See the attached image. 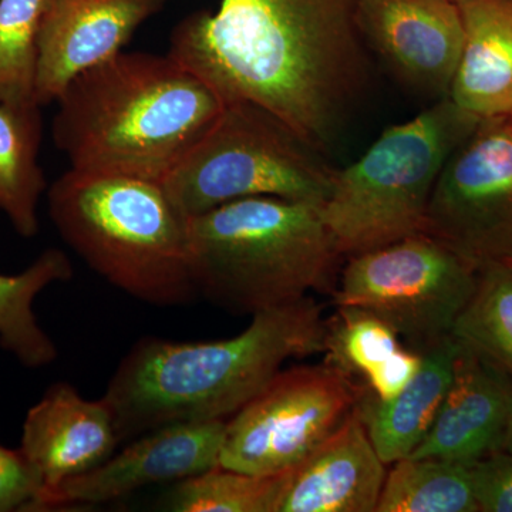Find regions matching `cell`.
I'll list each match as a JSON object with an SVG mask.
<instances>
[{
	"mask_svg": "<svg viewBox=\"0 0 512 512\" xmlns=\"http://www.w3.org/2000/svg\"><path fill=\"white\" fill-rule=\"evenodd\" d=\"M360 3L221 0L175 26L168 55L225 103L258 104L325 151L370 82Z\"/></svg>",
	"mask_w": 512,
	"mask_h": 512,
	"instance_id": "cell-1",
	"label": "cell"
},
{
	"mask_svg": "<svg viewBox=\"0 0 512 512\" xmlns=\"http://www.w3.org/2000/svg\"><path fill=\"white\" fill-rule=\"evenodd\" d=\"M326 336L322 308L305 296L256 313L234 338L138 340L103 396L113 410L120 444L173 424L231 419L286 360L323 352Z\"/></svg>",
	"mask_w": 512,
	"mask_h": 512,
	"instance_id": "cell-2",
	"label": "cell"
},
{
	"mask_svg": "<svg viewBox=\"0 0 512 512\" xmlns=\"http://www.w3.org/2000/svg\"><path fill=\"white\" fill-rule=\"evenodd\" d=\"M56 104L53 141L70 168L164 181L227 103L168 53L121 52L74 77Z\"/></svg>",
	"mask_w": 512,
	"mask_h": 512,
	"instance_id": "cell-3",
	"label": "cell"
},
{
	"mask_svg": "<svg viewBox=\"0 0 512 512\" xmlns=\"http://www.w3.org/2000/svg\"><path fill=\"white\" fill-rule=\"evenodd\" d=\"M63 241L109 284L154 306L198 296L190 259V218L163 181L70 168L47 191Z\"/></svg>",
	"mask_w": 512,
	"mask_h": 512,
	"instance_id": "cell-4",
	"label": "cell"
},
{
	"mask_svg": "<svg viewBox=\"0 0 512 512\" xmlns=\"http://www.w3.org/2000/svg\"><path fill=\"white\" fill-rule=\"evenodd\" d=\"M198 296L251 315L333 291L342 258L320 205L278 197L227 202L190 218Z\"/></svg>",
	"mask_w": 512,
	"mask_h": 512,
	"instance_id": "cell-5",
	"label": "cell"
},
{
	"mask_svg": "<svg viewBox=\"0 0 512 512\" xmlns=\"http://www.w3.org/2000/svg\"><path fill=\"white\" fill-rule=\"evenodd\" d=\"M480 121L444 97L384 130L356 163L338 170L320 210L340 255L350 258L424 234L437 178Z\"/></svg>",
	"mask_w": 512,
	"mask_h": 512,
	"instance_id": "cell-6",
	"label": "cell"
},
{
	"mask_svg": "<svg viewBox=\"0 0 512 512\" xmlns=\"http://www.w3.org/2000/svg\"><path fill=\"white\" fill-rule=\"evenodd\" d=\"M338 170L323 151L272 111L235 101L163 181L185 217L227 202L278 197L322 207Z\"/></svg>",
	"mask_w": 512,
	"mask_h": 512,
	"instance_id": "cell-7",
	"label": "cell"
},
{
	"mask_svg": "<svg viewBox=\"0 0 512 512\" xmlns=\"http://www.w3.org/2000/svg\"><path fill=\"white\" fill-rule=\"evenodd\" d=\"M478 269L436 238L412 235L350 256L335 303L373 313L423 353L451 335Z\"/></svg>",
	"mask_w": 512,
	"mask_h": 512,
	"instance_id": "cell-8",
	"label": "cell"
},
{
	"mask_svg": "<svg viewBox=\"0 0 512 512\" xmlns=\"http://www.w3.org/2000/svg\"><path fill=\"white\" fill-rule=\"evenodd\" d=\"M363 392L339 367L281 370L227 420L220 466L278 476L302 464L348 419Z\"/></svg>",
	"mask_w": 512,
	"mask_h": 512,
	"instance_id": "cell-9",
	"label": "cell"
},
{
	"mask_svg": "<svg viewBox=\"0 0 512 512\" xmlns=\"http://www.w3.org/2000/svg\"><path fill=\"white\" fill-rule=\"evenodd\" d=\"M424 234L481 265L512 262V127L481 120L437 178Z\"/></svg>",
	"mask_w": 512,
	"mask_h": 512,
	"instance_id": "cell-10",
	"label": "cell"
},
{
	"mask_svg": "<svg viewBox=\"0 0 512 512\" xmlns=\"http://www.w3.org/2000/svg\"><path fill=\"white\" fill-rule=\"evenodd\" d=\"M225 427L227 420L181 423L137 437L89 473L43 495L32 511L111 503L205 473L220 466Z\"/></svg>",
	"mask_w": 512,
	"mask_h": 512,
	"instance_id": "cell-11",
	"label": "cell"
},
{
	"mask_svg": "<svg viewBox=\"0 0 512 512\" xmlns=\"http://www.w3.org/2000/svg\"><path fill=\"white\" fill-rule=\"evenodd\" d=\"M359 25L369 50L404 83L448 97L464 42L457 2L362 0Z\"/></svg>",
	"mask_w": 512,
	"mask_h": 512,
	"instance_id": "cell-12",
	"label": "cell"
},
{
	"mask_svg": "<svg viewBox=\"0 0 512 512\" xmlns=\"http://www.w3.org/2000/svg\"><path fill=\"white\" fill-rule=\"evenodd\" d=\"M168 0H55L37 42L35 99L56 103L74 77L123 52Z\"/></svg>",
	"mask_w": 512,
	"mask_h": 512,
	"instance_id": "cell-13",
	"label": "cell"
},
{
	"mask_svg": "<svg viewBox=\"0 0 512 512\" xmlns=\"http://www.w3.org/2000/svg\"><path fill=\"white\" fill-rule=\"evenodd\" d=\"M119 444L116 419L104 397L87 400L72 384L59 382L30 407L19 450L42 478L40 500L64 481L100 466Z\"/></svg>",
	"mask_w": 512,
	"mask_h": 512,
	"instance_id": "cell-14",
	"label": "cell"
},
{
	"mask_svg": "<svg viewBox=\"0 0 512 512\" xmlns=\"http://www.w3.org/2000/svg\"><path fill=\"white\" fill-rule=\"evenodd\" d=\"M511 416V377L460 343L446 399L409 457L476 463L503 451Z\"/></svg>",
	"mask_w": 512,
	"mask_h": 512,
	"instance_id": "cell-15",
	"label": "cell"
},
{
	"mask_svg": "<svg viewBox=\"0 0 512 512\" xmlns=\"http://www.w3.org/2000/svg\"><path fill=\"white\" fill-rule=\"evenodd\" d=\"M359 404L329 439L291 471L279 512H373L386 480Z\"/></svg>",
	"mask_w": 512,
	"mask_h": 512,
	"instance_id": "cell-16",
	"label": "cell"
},
{
	"mask_svg": "<svg viewBox=\"0 0 512 512\" xmlns=\"http://www.w3.org/2000/svg\"><path fill=\"white\" fill-rule=\"evenodd\" d=\"M464 42L448 99L478 120L512 113V0H461Z\"/></svg>",
	"mask_w": 512,
	"mask_h": 512,
	"instance_id": "cell-17",
	"label": "cell"
},
{
	"mask_svg": "<svg viewBox=\"0 0 512 512\" xmlns=\"http://www.w3.org/2000/svg\"><path fill=\"white\" fill-rule=\"evenodd\" d=\"M458 350L460 343L448 335L423 352L419 372L392 400L360 399L367 433L384 464L409 457L426 439L450 389Z\"/></svg>",
	"mask_w": 512,
	"mask_h": 512,
	"instance_id": "cell-18",
	"label": "cell"
},
{
	"mask_svg": "<svg viewBox=\"0 0 512 512\" xmlns=\"http://www.w3.org/2000/svg\"><path fill=\"white\" fill-rule=\"evenodd\" d=\"M42 106L0 103V211L20 237L39 231L40 198L46 177L39 164L42 144Z\"/></svg>",
	"mask_w": 512,
	"mask_h": 512,
	"instance_id": "cell-19",
	"label": "cell"
},
{
	"mask_svg": "<svg viewBox=\"0 0 512 512\" xmlns=\"http://www.w3.org/2000/svg\"><path fill=\"white\" fill-rule=\"evenodd\" d=\"M73 264L62 249L49 248L18 275H0V346L20 365L42 369L59 357L56 343L36 318L35 301L46 288L73 278Z\"/></svg>",
	"mask_w": 512,
	"mask_h": 512,
	"instance_id": "cell-20",
	"label": "cell"
},
{
	"mask_svg": "<svg viewBox=\"0 0 512 512\" xmlns=\"http://www.w3.org/2000/svg\"><path fill=\"white\" fill-rule=\"evenodd\" d=\"M386 474L376 512H476L468 464L406 457Z\"/></svg>",
	"mask_w": 512,
	"mask_h": 512,
	"instance_id": "cell-21",
	"label": "cell"
},
{
	"mask_svg": "<svg viewBox=\"0 0 512 512\" xmlns=\"http://www.w3.org/2000/svg\"><path fill=\"white\" fill-rule=\"evenodd\" d=\"M451 336L512 379V262L480 266L476 289Z\"/></svg>",
	"mask_w": 512,
	"mask_h": 512,
	"instance_id": "cell-22",
	"label": "cell"
},
{
	"mask_svg": "<svg viewBox=\"0 0 512 512\" xmlns=\"http://www.w3.org/2000/svg\"><path fill=\"white\" fill-rule=\"evenodd\" d=\"M291 471L256 476L221 466L174 484L164 500L175 512H279Z\"/></svg>",
	"mask_w": 512,
	"mask_h": 512,
	"instance_id": "cell-23",
	"label": "cell"
},
{
	"mask_svg": "<svg viewBox=\"0 0 512 512\" xmlns=\"http://www.w3.org/2000/svg\"><path fill=\"white\" fill-rule=\"evenodd\" d=\"M53 3L0 0V103H36L37 42Z\"/></svg>",
	"mask_w": 512,
	"mask_h": 512,
	"instance_id": "cell-24",
	"label": "cell"
},
{
	"mask_svg": "<svg viewBox=\"0 0 512 512\" xmlns=\"http://www.w3.org/2000/svg\"><path fill=\"white\" fill-rule=\"evenodd\" d=\"M402 348L396 330L362 309L339 306L338 316L328 325L326 352L329 365L365 377Z\"/></svg>",
	"mask_w": 512,
	"mask_h": 512,
	"instance_id": "cell-25",
	"label": "cell"
},
{
	"mask_svg": "<svg viewBox=\"0 0 512 512\" xmlns=\"http://www.w3.org/2000/svg\"><path fill=\"white\" fill-rule=\"evenodd\" d=\"M43 481L20 450L0 444V512L32 511Z\"/></svg>",
	"mask_w": 512,
	"mask_h": 512,
	"instance_id": "cell-26",
	"label": "cell"
},
{
	"mask_svg": "<svg viewBox=\"0 0 512 512\" xmlns=\"http://www.w3.org/2000/svg\"><path fill=\"white\" fill-rule=\"evenodd\" d=\"M468 466L480 511L512 512V454L497 451Z\"/></svg>",
	"mask_w": 512,
	"mask_h": 512,
	"instance_id": "cell-27",
	"label": "cell"
},
{
	"mask_svg": "<svg viewBox=\"0 0 512 512\" xmlns=\"http://www.w3.org/2000/svg\"><path fill=\"white\" fill-rule=\"evenodd\" d=\"M423 363V353L412 348H400L386 362L363 377L367 389L377 402H389L406 389Z\"/></svg>",
	"mask_w": 512,
	"mask_h": 512,
	"instance_id": "cell-28",
	"label": "cell"
},
{
	"mask_svg": "<svg viewBox=\"0 0 512 512\" xmlns=\"http://www.w3.org/2000/svg\"><path fill=\"white\" fill-rule=\"evenodd\" d=\"M503 451L512 454V416L510 420V426H508L507 436H505Z\"/></svg>",
	"mask_w": 512,
	"mask_h": 512,
	"instance_id": "cell-29",
	"label": "cell"
},
{
	"mask_svg": "<svg viewBox=\"0 0 512 512\" xmlns=\"http://www.w3.org/2000/svg\"><path fill=\"white\" fill-rule=\"evenodd\" d=\"M508 121H510V124H511V127H512V113L510 114V116L507 117Z\"/></svg>",
	"mask_w": 512,
	"mask_h": 512,
	"instance_id": "cell-30",
	"label": "cell"
},
{
	"mask_svg": "<svg viewBox=\"0 0 512 512\" xmlns=\"http://www.w3.org/2000/svg\"><path fill=\"white\" fill-rule=\"evenodd\" d=\"M453 2H461V0H453Z\"/></svg>",
	"mask_w": 512,
	"mask_h": 512,
	"instance_id": "cell-31",
	"label": "cell"
}]
</instances>
